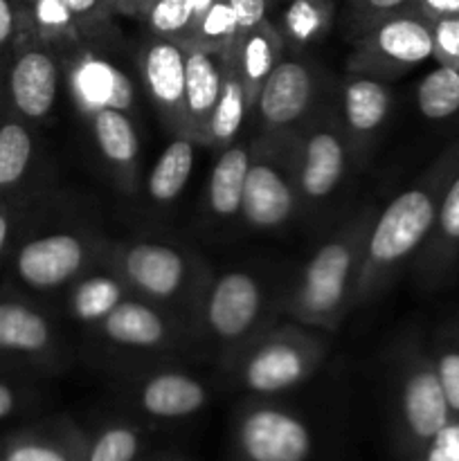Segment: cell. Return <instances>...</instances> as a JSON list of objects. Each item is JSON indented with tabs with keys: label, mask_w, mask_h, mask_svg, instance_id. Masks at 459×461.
I'll use <instances>...</instances> for the list:
<instances>
[{
	"label": "cell",
	"mask_w": 459,
	"mask_h": 461,
	"mask_svg": "<svg viewBox=\"0 0 459 461\" xmlns=\"http://www.w3.org/2000/svg\"><path fill=\"white\" fill-rule=\"evenodd\" d=\"M457 169L459 135L410 187L376 212L364 243L354 309L372 304L390 286L392 279L421 252L436 223L448 183Z\"/></svg>",
	"instance_id": "1"
},
{
	"label": "cell",
	"mask_w": 459,
	"mask_h": 461,
	"mask_svg": "<svg viewBox=\"0 0 459 461\" xmlns=\"http://www.w3.org/2000/svg\"><path fill=\"white\" fill-rule=\"evenodd\" d=\"M376 212L372 205L363 207L306 261L286 300V313L302 327L336 331L354 311L364 243Z\"/></svg>",
	"instance_id": "2"
},
{
	"label": "cell",
	"mask_w": 459,
	"mask_h": 461,
	"mask_svg": "<svg viewBox=\"0 0 459 461\" xmlns=\"http://www.w3.org/2000/svg\"><path fill=\"white\" fill-rule=\"evenodd\" d=\"M300 212L295 185V131L252 140L241 219L256 232L284 228Z\"/></svg>",
	"instance_id": "3"
},
{
	"label": "cell",
	"mask_w": 459,
	"mask_h": 461,
	"mask_svg": "<svg viewBox=\"0 0 459 461\" xmlns=\"http://www.w3.org/2000/svg\"><path fill=\"white\" fill-rule=\"evenodd\" d=\"M354 162L338 108L315 111L295 131V185L300 210L313 212L336 196Z\"/></svg>",
	"instance_id": "4"
},
{
	"label": "cell",
	"mask_w": 459,
	"mask_h": 461,
	"mask_svg": "<svg viewBox=\"0 0 459 461\" xmlns=\"http://www.w3.org/2000/svg\"><path fill=\"white\" fill-rule=\"evenodd\" d=\"M106 264L133 295L153 304H180L194 293V284H201L192 257L162 241L133 239L112 243L106 250Z\"/></svg>",
	"instance_id": "5"
},
{
	"label": "cell",
	"mask_w": 459,
	"mask_h": 461,
	"mask_svg": "<svg viewBox=\"0 0 459 461\" xmlns=\"http://www.w3.org/2000/svg\"><path fill=\"white\" fill-rule=\"evenodd\" d=\"M435 59L432 21L418 9L392 14L356 36L346 72H369L390 81Z\"/></svg>",
	"instance_id": "6"
},
{
	"label": "cell",
	"mask_w": 459,
	"mask_h": 461,
	"mask_svg": "<svg viewBox=\"0 0 459 461\" xmlns=\"http://www.w3.org/2000/svg\"><path fill=\"white\" fill-rule=\"evenodd\" d=\"M327 345L315 333L277 327L252 342L238 358L243 387L256 394H277L304 383L322 365Z\"/></svg>",
	"instance_id": "7"
},
{
	"label": "cell",
	"mask_w": 459,
	"mask_h": 461,
	"mask_svg": "<svg viewBox=\"0 0 459 461\" xmlns=\"http://www.w3.org/2000/svg\"><path fill=\"white\" fill-rule=\"evenodd\" d=\"M320 97V75L313 61L302 52H288L261 86L252 106L259 133L297 131L315 111Z\"/></svg>",
	"instance_id": "8"
},
{
	"label": "cell",
	"mask_w": 459,
	"mask_h": 461,
	"mask_svg": "<svg viewBox=\"0 0 459 461\" xmlns=\"http://www.w3.org/2000/svg\"><path fill=\"white\" fill-rule=\"evenodd\" d=\"M266 309V293L259 279L246 270H228L202 288L198 311L207 336L220 345H243Z\"/></svg>",
	"instance_id": "9"
},
{
	"label": "cell",
	"mask_w": 459,
	"mask_h": 461,
	"mask_svg": "<svg viewBox=\"0 0 459 461\" xmlns=\"http://www.w3.org/2000/svg\"><path fill=\"white\" fill-rule=\"evenodd\" d=\"M102 252L86 232H52L27 241L16 255V273L34 291H54L88 273Z\"/></svg>",
	"instance_id": "10"
},
{
	"label": "cell",
	"mask_w": 459,
	"mask_h": 461,
	"mask_svg": "<svg viewBox=\"0 0 459 461\" xmlns=\"http://www.w3.org/2000/svg\"><path fill=\"white\" fill-rule=\"evenodd\" d=\"M392 111L394 93L390 81L369 72H346L340 86L338 115L354 162L367 160V153L381 138Z\"/></svg>",
	"instance_id": "11"
},
{
	"label": "cell",
	"mask_w": 459,
	"mask_h": 461,
	"mask_svg": "<svg viewBox=\"0 0 459 461\" xmlns=\"http://www.w3.org/2000/svg\"><path fill=\"white\" fill-rule=\"evenodd\" d=\"M400 376V412L410 435L421 444H430L450 421L448 401L441 390L432 356L412 349L403 356Z\"/></svg>",
	"instance_id": "12"
},
{
	"label": "cell",
	"mask_w": 459,
	"mask_h": 461,
	"mask_svg": "<svg viewBox=\"0 0 459 461\" xmlns=\"http://www.w3.org/2000/svg\"><path fill=\"white\" fill-rule=\"evenodd\" d=\"M140 77L171 133H187L184 120V43L151 36L140 50Z\"/></svg>",
	"instance_id": "13"
},
{
	"label": "cell",
	"mask_w": 459,
	"mask_h": 461,
	"mask_svg": "<svg viewBox=\"0 0 459 461\" xmlns=\"http://www.w3.org/2000/svg\"><path fill=\"white\" fill-rule=\"evenodd\" d=\"M66 81L68 95L84 117L104 108L133 111L135 88L129 75L94 50L84 48L72 57Z\"/></svg>",
	"instance_id": "14"
},
{
	"label": "cell",
	"mask_w": 459,
	"mask_h": 461,
	"mask_svg": "<svg viewBox=\"0 0 459 461\" xmlns=\"http://www.w3.org/2000/svg\"><path fill=\"white\" fill-rule=\"evenodd\" d=\"M238 444L250 461H304L310 450V435L292 414L256 408L243 417Z\"/></svg>",
	"instance_id": "15"
},
{
	"label": "cell",
	"mask_w": 459,
	"mask_h": 461,
	"mask_svg": "<svg viewBox=\"0 0 459 461\" xmlns=\"http://www.w3.org/2000/svg\"><path fill=\"white\" fill-rule=\"evenodd\" d=\"M104 342L124 349H165L178 340L176 322L153 302L130 295L94 327Z\"/></svg>",
	"instance_id": "16"
},
{
	"label": "cell",
	"mask_w": 459,
	"mask_h": 461,
	"mask_svg": "<svg viewBox=\"0 0 459 461\" xmlns=\"http://www.w3.org/2000/svg\"><path fill=\"white\" fill-rule=\"evenodd\" d=\"M230 54L232 52L184 43V120L187 133L198 144H202L207 122L223 88Z\"/></svg>",
	"instance_id": "17"
},
{
	"label": "cell",
	"mask_w": 459,
	"mask_h": 461,
	"mask_svg": "<svg viewBox=\"0 0 459 461\" xmlns=\"http://www.w3.org/2000/svg\"><path fill=\"white\" fill-rule=\"evenodd\" d=\"M58 61L45 45H27L9 72V93L16 111L27 120H45L58 95Z\"/></svg>",
	"instance_id": "18"
},
{
	"label": "cell",
	"mask_w": 459,
	"mask_h": 461,
	"mask_svg": "<svg viewBox=\"0 0 459 461\" xmlns=\"http://www.w3.org/2000/svg\"><path fill=\"white\" fill-rule=\"evenodd\" d=\"M86 122L93 133L94 147L106 162L117 187L126 194H133L138 185L140 138L130 113L104 108L86 117Z\"/></svg>",
	"instance_id": "19"
},
{
	"label": "cell",
	"mask_w": 459,
	"mask_h": 461,
	"mask_svg": "<svg viewBox=\"0 0 459 461\" xmlns=\"http://www.w3.org/2000/svg\"><path fill=\"white\" fill-rule=\"evenodd\" d=\"M414 273L423 286H436L454 273L459 264V169L448 183L436 223L426 246L414 257Z\"/></svg>",
	"instance_id": "20"
},
{
	"label": "cell",
	"mask_w": 459,
	"mask_h": 461,
	"mask_svg": "<svg viewBox=\"0 0 459 461\" xmlns=\"http://www.w3.org/2000/svg\"><path fill=\"white\" fill-rule=\"evenodd\" d=\"M252 140H237L220 149L210 180H207V212L219 221L241 219L243 192H246L248 167H250Z\"/></svg>",
	"instance_id": "21"
},
{
	"label": "cell",
	"mask_w": 459,
	"mask_h": 461,
	"mask_svg": "<svg viewBox=\"0 0 459 461\" xmlns=\"http://www.w3.org/2000/svg\"><path fill=\"white\" fill-rule=\"evenodd\" d=\"M284 54H286V45H284V39L274 27L273 18L238 34L232 50V59L252 106H255L261 86L266 84V79Z\"/></svg>",
	"instance_id": "22"
},
{
	"label": "cell",
	"mask_w": 459,
	"mask_h": 461,
	"mask_svg": "<svg viewBox=\"0 0 459 461\" xmlns=\"http://www.w3.org/2000/svg\"><path fill=\"white\" fill-rule=\"evenodd\" d=\"M144 412L160 419H180L198 412L207 403V390L184 372H158L140 387Z\"/></svg>",
	"instance_id": "23"
},
{
	"label": "cell",
	"mask_w": 459,
	"mask_h": 461,
	"mask_svg": "<svg viewBox=\"0 0 459 461\" xmlns=\"http://www.w3.org/2000/svg\"><path fill=\"white\" fill-rule=\"evenodd\" d=\"M130 295H133L130 288L111 268L102 273H84L72 284L68 295V313L79 324L94 329Z\"/></svg>",
	"instance_id": "24"
},
{
	"label": "cell",
	"mask_w": 459,
	"mask_h": 461,
	"mask_svg": "<svg viewBox=\"0 0 459 461\" xmlns=\"http://www.w3.org/2000/svg\"><path fill=\"white\" fill-rule=\"evenodd\" d=\"M336 21V0H284L274 27L288 52H302L327 39Z\"/></svg>",
	"instance_id": "25"
},
{
	"label": "cell",
	"mask_w": 459,
	"mask_h": 461,
	"mask_svg": "<svg viewBox=\"0 0 459 461\" xmlns=\"http://www.w3.org/2000/svg\"><path fill=\"white\" fill-rule=\"evenodd\" d=\"M248 115H252V104L248 99L246 86H243L241 77H238L237 66H234L232 54H230V66L228 72H225L223 88H220L214 111H212L210 122H207L202 147H212L220 151V149L237 142Z\"/></svg>",
	"instance_id": "26"
},
{
	"label": "cell",
	"mask_w": 459,
	"mask_h": 461,
	"mask_svg": "<svg viewBox=\"0 0 459 461\" xmlns=\"http://www.w3.org/2000/svg\"><path fill=\"white\" fill-rule=\"evenodd\" d=\"M196 147L198 142L189 133H174L147 176V196L153 203L166 205L183 194L192 176Z\"/></svg>",
	"instance_id": "27"
},
{
	"label": "cell",
	"mask_w": 459,
	"mask_h": 461,
	"mask_svg": "<svg viewBox=\"0 0 459 461\" xmlns=\"http://www.w3.org/2000/svg\"><path fill=\"white\" fill-rule=\"evenodd\" d=\"M52 327L39 311L16 302L0 304V349L45 354L52 347Z\"/></svg>",
	"instance_id": "28"
},
{
	"label": "cell",
	"mask_w": 459,
	"mask_h": 461,
	"mask_svg": "<svg viewBox=\"0 0 459 461\" xmlns=\"http://www.w3.org/2000/svg\"><path fill=\"white\" fill-rule=\"evenodd\" d=\"M417 108L426 120L441 122L459 113V68L439 66L417 86Z\"/></svg>",
	"instance_id": "29"
},
{
	"label": "cell",
	"mask_w": 459,
	"mask_h": 461,
	"mask_svg": "<svg viewBox=\"0 0 459 461\" xmlns=\"http://www.w3.org/2000/svg\"><path fill=\"white\" fill-rule=\"evenodd\" d=\"M238 39V23L228 0H214L201 16L196 18L192 39L189 43L202 45V48L219 50V52H232Z\"/></svg>",
	"instance_id": "30"
},
{
	"label": "cell",
	"mask_w": 459,
	"mask_h": 461,
	"mask_svg": "<svg viewBox=\"0 0 459 461\" xmlns=\"http://www.w3.org/2000/svg\"><path fill=\"white\" fill-rule=\"evenodd\" d=\"M142 18L151 36H162L180 43H189L196 25V12L189 0H151Z\"/></svg>",
	"instance_id": "31"
},
{
	"label": "cell",
	"mask_w": 459,
	"mask_h": 461,
	"mask_svg": "<svg viewBox=\"0 0 459 461\" xmlns=\"http://www.w3.org/2000/svg\"><path fill=\"white\" fill-rule=\"evenodd\" d=\"M32 151L34 142L25 126L18 122L0 126V187L21 183L32 162Z\"/></svg>",
	"instance_id": "32"
},
{
	"label": "cell",
	"mask_w": 459,
	"mask_h": 461,
	"mask_svg": "<svg viewBox=\"0 0 459 461\" xmlns=\"http://www.w3.org/2000/svg\"><path fill=\"white\" fill-rule=\"evenodd\" d=\"M30 21L40 39L75 41L81 39V30L63 0H30Z\"/></svg>",
	"instance_id": "33"
},
{
	"label": "cell",
	"mask_w": 459,
	"mask_h": 461,
	"mask_svg": "<svg viewBox=\"0 0 459 461\" xmlns=\"http://www.w3.org/2000/svg\"><path fill=\"white\" fill-rule=\"evenodd\" d=\"M432 363L453 419H459V329H448L435 342Z\"/></svg>",
	"instance_id": "34"
},
{
	"label": "cell",
	"mask_w": 459,
	"mask_h": 461,
	"mask_svg": "<svg viewBox=\"0 0 459 461\" xmlns=\"http://www.w3.org/2000/svg\"><path fill=\"white\" fill-rule=\"evenodd\" d=\"M346 23L356 36L392 14L417 9V0H345Z\"/></svg>",
	"instance_id": "35"
},
{
	"label": "cell",
	"mask_w": 459,
	"mask_h": 461,
	"mask_svg": "<svg viewBox=\"0 0 459 461\" xmlns=\"http://www.w3.org/2000/svg\"><path fill=\"white\" fill-rule=\"evenodd\" d=\"M140 441L130 428L115 426L104 430L90 448L88 461H133Z\"/></svg>",
	"instance_id": "36"
},
{
	"label": "cell",
	"mask_w": 459,
	"mask_h": 461,
	"mask_svg": "<svg viewBox=\"0 0 459 461\" xmlns=\"http://www.w3.org/2000/svg\"><path fill=\"white\" fill-rule=\"evenodd\" d=\"M435 61L439 66L459 68V14L432 21Z\"/></svg>",
	"instance_id": "37"
},
{
	"label": "cell",
	"mask_w": 459,
	"mask_h": 461,
	"mask_svg": "<svg viewBox=\"0 0 459 461\" xmlns=\"http://www.w3.org/2000/svg\"><path fill=\"white\" fill-rule=\"evenodd\" d=\"M63 3L68 5L70 14L75 16L81 36L99 30V27H106L112 14H115L111 0H63Z\"/></svg>",
	"instance_id": "38"
},
{
	"label": "cell",
	"mask_w": 459,
	"mask_h": 461,
	"mask_svg": "<svg viewBox=\"0 0 459 461\" xmlns=\"http://www.w3.org/2000/svg\"><path fill=\"white\" fill-rule=\"evenodd\" d=\"M238 23V34L268 21L270 9L277 0H228Z\"/></svg>",
	"instance_id": "39"
},
{
	"label": "cell",
	"mask_w": 459,
	"mask_h": 461,
	"mask_svg": "<svg viewBox=\"0 0 459 461\" xmlns=\"http://www.w3.org/2000/svg\"><path fill=\"white\" fill-rule=\"evenodd\" d=\"M4 461H68L66 455L58 453L57 448L40 444H25L16 446Z\"/></svg>",
	"instance_id": "40"
},
{
	"label": "cell",
	"mask_w": 459,
	"mask_h": 461,
	"mask_svg": "<svg viewBox=\"0 0 459 461\" xmlns=\"http://www.w3.org/2000/svg\"><path fill=\"white\" fill-rule=\"evenodd\" d=\"M18 7L16 0H0V48L16 34Z\"/></svg>",
	"instance_id": "41"
},
{
	"label": "cell",
	"mask_w": 459,
	"mask_h": 461,
	"mask_svg": "<svg viewBox=\"0 0 459 461\" xmlns=\"http://www.w3.org/2000/svg\"><path fill=\"white\" fill-rule=\"evenodd\" d=\"M417 9L430 21L459 14V0H417Z\"/></svg>",
	"instance_id": "42"
},
{
	"label": "cell",
	"mask_w": 459,
	"mask_h": 461,
	"mask_svg": "<svg viewBox=\"0 0 459 461\" xmlns=\"http://www.w3.org/2000/svg\"><path fill=\"white\" fill-rule=\"evenodd\" d=\"M111 5L115 14L130 18H142L144 12L148 9V5H151V0H111Z\"/></svg>",
	"instance_id": "43"
},
{
	"label": "cell",
	"mask_w": 459,
	"mask_h": 461,
	"mask_svg": "<svg viewBox=\"0 0 459 461\" xmlns=\"http://www.w3.org/2000/svg\"><path fill=\"white\" fill-rule=\"evenodd\" d=\"M426 461H459V453L457 450L448 448V446L430 441V444H428Z\"/></svg>",
	"instance_id": "44"
},
{
	"label": "cell",
	"mask_w": 459,
	"mask_h": 461,
	"mask_svg": "<svg viewBox=\"0 0 459 461\" xmlns=\"http://www.w3.org/2000/svg\"><path fill=\"white\" fill-rule=\"evenodd\" d=\"M14 410V392L7 385H0V419Z\"/></svg>",
	"instance_id": "45"
},
{
	"label": "cell",
	"mask_w": 459,
	"mask_h": 461,
	"mask_svg": "<svg viewBox=\"0 0 459 461\" xmlns=\"http://www.w3.org/2000/svg\"><path fill=\"white\" fill-rule=\"evenodd\" d=\"M7 237H9V219L7 214L0 212V255H3V248L4 243H7Z\"/></svg>",
	"instance_id": "46"
},
{
	"label": "cell",
	"mask_w": 459,
	"mask_h": 461,
	"mask_svg": "<svg viewBox=\"0 0 459 461\" xmlns=\"http://www.w3.org/2000/svg\"><path fill=\"white\" fill-rule=\"evenodd\" d=\"M189 3H192L194 12H196V18H198V16H201L202 12H205L207 7H210L212 3H214V0H189Z\"/></svg>",
	"instance_id": "47"
},
{
	"label": "cell",
	"mask_w": 459,
	"mask_h": 461,
	"mask_svg": "<svg viewBox=\"0 0 459 461\" xmlns=\"http://www.w3.org/2000/svg\"><path fill=\"white\" fill-rule=\"evenodd\" d=\"M277 3H279V0H277Z\"/></svg>",
	"instance_id": "48"
}]
</instances>
